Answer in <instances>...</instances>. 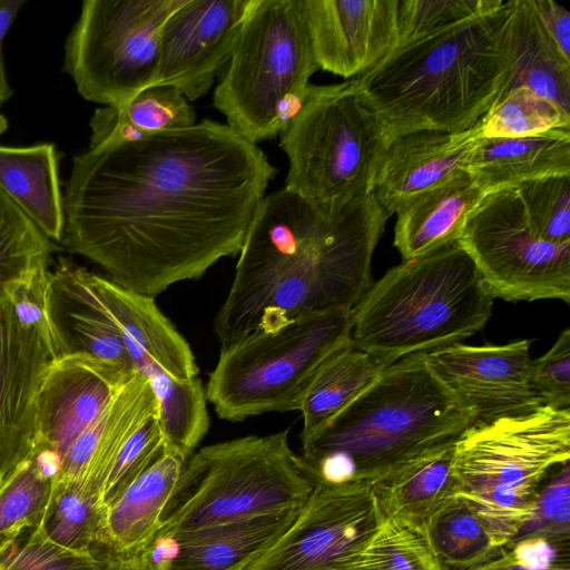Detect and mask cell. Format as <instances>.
<instances>
[{
  "mask_svg": "<svg viewBox=\"0 0 570 570\" xmlns=\"http://www.w3.org/2000/svg\"><path fill=\"white\" fill-rule=\"evenodd\" d=\"M510 552L519 564L532 569L549 567L554 563L556 558L553 544L537 537L515 541Z\"/></svg>",
  "mask_w": 570,
  "mask_h": 570,
  "instance_id": "7dc6e473",
  "label": "cell"
},
{
  "mask_svg": "<svg viewBox=\"0 0 570 570\" xmlns=\"http://www.w3.org/2000/svg\"><path fill=\"white\" fill-rule=\"evenodd\" d=\"M537 491L508 487L459 490L461 499L482 522L495 546L513 542L532 514Z\"/></svg>",
  "mask_w": 570,
  "mask_h": 570,
  "instance_id": "f35d334b",
  "label": "cell"
},
{
  "mask_svg": "<svg viewBox=\"0 0 570 570\" xmlns=\"http://www.w3.org/2000/svg\"><path fill=\"white\" fill-rule=\"evenodd\" d=\"M158 412L130 436L121 449L102 492L108 507L164 451Z\"/></svg>",
  "mask_w": 570,
  "mask_h": 570,
  "instance_id": "7bdbcfd3",
  "label": "cell"
},
{
  "mask_svg": "<svg viewBox=\"0 0 570 570\" xmlns=\"http://www.w3.org/2000/svg\"><path fill=\"white\" fill-rule=\"evenodd\" d=\"M390 365L357 347L351 338L318 373L304 397L299 409L302 443L322 430Z\"/></svg>",
  "mask_w": 570,
  "mask_h": 570,
  "instance_id": "4dcf8cb0",
  "label": "cell"
},
{
  "mask_svg": "<svg viewBox=\"0 0 570 570\" xmlns=\"http://www.w3.org/2000/svg\"><path fill=\"white\" fill-rule=\"evenodd\" d=\"M57 247L0 189V302Z\"/></svg>",
  "mask_w": 570,
  "mask_h": 570,
  "instance_id": "836d02e7",
  "label": "cell"
},
{
  "mask_svg": "<svg viewBox=\"0 0 570 570\" xmlns=\"http://www.w3.org/2000/svg\"><path fill=\"white\" fill-rule=\"evenodd\" d=\"M454 444L422 454L373 485L383 519L394 518L426 528L430 520L455 498Z\"/></svg>",
  "mask_w": 570,
  "mask_h": 570,
  "instance_id": "83f0119b",
  "label": "cell"
},
{
  "mask_svg": "<svg viewBox=\"0 0 570 570\" xmlns=\"http://www.w3.org/2000/svg\"><path fill=\"white\" fill-rule=\"evenodd\" d=\"M275 175L256 144L210 119L88 147L65 185L60 243L154 298L239 253Z\"/></svg>",
  "mask_w": 570,
  "mask_h": 570,
  "instance_id": "6da1fadb",
  "label": "cell"
},
{
  "mask_svg": "<svg viewBox=\"0 0 570 570\" xmlns=\"http://www.w3.org/2000/svg\"><path fill=\"white\" fill-rule=\"evenodd\" d=\"M468 570H569L567 564L553 563L542 569H532L519 564L511 552H502L498 557Z\"/></svg>",
  "mask_w": 570,
  "mask_h": 570,
  "instance_id": "681fc988",
  "label": "cell"
},
{
  "mask_svg": "<svg viewBox=\"0 0 570 570\" xmlns=\"http://www.w3.org/2000/svg\"><path fill=\"white\" fill-rule=\"evenodd\" d=\"M570 464L569 461L559 465L558 473L537 495L533 511L523 525L515 541L525 538H543L547 541L560 542L569 539L570 533Z\"/></svg>",
  "mask_w": 570,
  "mask_h": 570,
  "instance_id": "b9f144b4",
  "label": "cell"
},
{
  "mask_svg": "<svg viewBox=\"0 0 570 570\" xmlns=\"http://www.w3.org/2000/svg\"><path fill=\"white\" fill-rule=\"evenodd\" d=\"M387 219L372 194L323 204L284 187L265 196L215 317L222 347L305 316L352 309L371 285Z\"/></svg>",
  "mask_w": 570,
  "mask_h": 570,
  "instance_id": "7a4b0ae2",
  "label": "cell"
},
{
  "mask_svg": "<svg viewBox=\"0 0 570 570\" xmlns=\"http://www.w3.org/2000/svg\"><path fill=\"white\" fill-rule=\"evenodd\" d=\"M514 187L533 233L550 243H570V175L532 179Z\"/></svg>",
  "mask_w": 570,
  "mask_h": 570,
  "instance_id": "ab89813d",
  "label": "cell"
},
{
  "mask_svg": "<svg viewBox=\"0 0 570 570\" xmlns=\"http://www.w3.org/2000/svg\"><path fill=\"white\" fill-rule=\"evenodd\" d=\"M0 189L49 239L61 242L63 196L53 144L0 146Z\"/></svg>",
  "mask_w": 570,
  "mask_h": 570,
  "instance_id": "4316f807",
  "label": "cell"
},
{
  "mask_svg": "<svg viewBox=\"0 0 570 570\" xmlns=\"http://www.w3.org/2000/svg\"><path fill=\"white\" fill-rule=\"evenodd\" d=\"M570 459V409L470 426L455 442L452 473L459 490L492 487L537 490L543 476Z\"/></svg>",
  "mask_w": 570,
  "mask_h": 570,
  "instance_id": "4fadbf2b",
  "label": "cell"
},
{
  "mask_svg": "<svg viewBox=\"0 0 570 570\" xmlns=\"http://www.w3.org/2000/svg\"><path fill=\"white\" fill-rule=\"evenodd\" d=\"M493 301L474 262L455 240L404 259L370 285L351 309V338L392 364L474 335L489 321Z\"/></svg>",
  "mask_w": 570,
  "mask_h": 570,
  "instance_id": "5b68a950",
  "label": "cell"
},
{
  "mask_svg": "<svg viewBox=\"0 0 570 570\" xmlns=\"http://www.w3.org/2000/svg\"><path fill=\"white\" fill-rule=\"evenodd\" d=\"M438 379L473 414L474 424L520 416L541 405L530 382V342L452 344L425 353Z\"/></svg>",
  "mask_w": 570,
  "mask_h": 570,
  "instance_id": "9a60e30c",
  "label": "cell"
},
{
  "mask_svg": "<svg viewBox=\"0 0 570 570\" xmlns=\"http://www.w3.org/2000/svg\"><path fill=\"white\" fill-rule=\"evenodd\" d=\"M88 283L119 330L135 372L150 384L159 407L184 399L198 379L193 351L153 297L87 273Z\"/></svg>",
  "mask_w": 570,
  "mask_h": 570,
  "instance_id": "5bb4252c",
  "label": "cell"
},
{
  "mask_svg": "<svg viewBox=\"0 0 570 570\" xmlns=\"http://www.w3.org/2000/svg\"><path fill=\"white\" fill-rule=\"evenodd\" d=\"M482 138H519L570 128V112L527 87H517L479 121Z\"/></svg>",
  "mask_w": 570,
  "mask_h": 570,
  "instance_id": "e575fe53",
  "label": "cell"
},
{
  "mask_svg": "<svg viewBox=\"0 0 570 570\" xmlns=\"http://www.w3.org/2000/svg\"><path fill=\"white\" fill-rule=\"evenodd\" d=\"M373 485L315 481L289 527L245 570H363L383 520Z\"/></svg>",
  "mask_w": 570,
  "mask_h": 570,
  "instance_id": "7c38bea8",
  "label": "cell"
},
{
  "mask_svg": "<svg viewBox=\"0 0 570 570\" xmlns=\"http://www.w3.org/2000/svg\"><path fill=\"white\" fill-rule=\"evenodd\" d=\"M185 0H86L65 46L78 92L120 108L154 85L161 29Z\"/></svg>",
  "mask_w": 570,
  "mask_h": 570,
  "instance_id": "30bf717a",
  "label": "cell"
},
{
  "mask_svg": "<svg viewBox=\"0 0 570 570\" xmlns=\"http://www.w3.org/2000/svg\"><path fill=\"white\" fill-rule=\"evenodd\" d=\"M426 530L445 568L468 570L501 551L478 517L456 497L430 520Z\"/></svg>",
  "mask_w": 570,
  "mask_h": 570,
  "instance_id": "d6a6232c",
  "label": "cell"
},
{
  "mask_svg": "<svg viewBox=\"0 0 570 570\" xmlns=\"http://www.w3.org/2000/svg\"><path fill=\"white\" fill-rule=\"evenodd\" d=\"M318 69L355 78L397 41L399 0H303Z\"/></svg>",
  "mask_w": 570,
  "mask_h": 570,
  "instance_id": "d6986e66",
  "label": "cell"
},
{
  "mask_svg": "<svg viewBox=\"0 0 570 570\" xmlns=\"http://www.w3.org/2000/svg\"><path fill=\"white\" fill-rule=\"evenodd\" d=\"M8 120L7 118L0 114V135H2L8 129Z\"/></svg>",
  "mask_w": 570,
  "mask_h": 570,
  "instance_id": "816d5d0a",
  "label": "cell"
},
{
  "mask_svg": "<svg viewBox=\"0 0 570 570\" xmlns=\"http://www.w3.org/2000/svg\"><path fill=\"white\" fill-rule=\"evenodd\" d=\"M456 242L494 298L570 303V243H550L533 233L515 187L487 193Z\"/></svg>",
  "mask_w": 570,
  "mask_h": 570,
  "instance_id": "8fae6325",
  "label": "cell"
},
{
  "mask_svg": "<svg viewBox=\"0 0 570 570\" xmlns=\"http://www.w3.org/2000/svg\"><path fill=\"white\" fill-rule=\"evenodd\" d=\"M481 138L479 122L460 132L422 130L394 138L380 161L371 194L392 216L407 199L465 170Z\"/></svg>",
  "mask_w": 570,
  "mask_h": 570,
  "instance_id": "ffe728a7",
  "label": "cell"
},
{
  "mask_svg": "<svg viewBox=\"0 0 570 570\" xmlns=\"http://www.w3.org/2000/svg\"><path fill=\"white\" fill-rule=\"evenodd\" d=\"M50 277L49 263L41 264L11 288L8 298L19 320L37 328L58 357L48 316Z\"/></svg>",
  "mask_w": 570,
  "mask_h": 570,
  "instance_id": "f6af8a7d",
  "label": "cell"
},
{
  "mask_svg": "<svg viewBox=\"0 0 570 570\" xmlns=\"http://www.w3.org/2000/svg\"><path fill=\"white\" fill-rule=\"evenodd\" d=\"M52 488L53 476L33 456L0 485V548L43 520Z\"/></svg>",
  "mask_w": 570,
  "mask_h": 570,
  "instance_id": "8d00e7d4",
  "label": "cell"
},
{
  "mask_svg": "<svg viewBox=\"0 0 570 570\" xmlns=\"http://www.w3.org/2000/svg\"><path fill=\"white\" fill-rule=\"evenodd\" d=\"M298 510L171 535L177 542V553L167 570H245L284 533Z\"/></svg>",
  "mask_w": 570,
  "mask_h": 570,
  "instance_id": "d4e9b609",
  "label": "cell"
},
{
  "mask_svg": "<svg viewBox=\"0 0 570 570\" xmlns=\"http://www.w3.org/2000/svg\"><path fill=\"white\" fill-rule=\"evenodd\" d=\"M502 0H399L396 45L498 9Z\"/></svg>",
  "mask_w": 570,
  "mask_h": 570,
  "instance_id": "60d3db41",
  "label": "cell"
},
{
  "mask_svg": "<svg viewBox=\"0 0 570 570\" xmlns=\"http://www.w3.org/2000/svg\"><path fill=\"white\" fill-rule=\"evenodd\" d=\"M316 70L303 0H254L214 106L229 127L257 145L278 135L279 105L305 91Z\"/></svg>",
  "mask_w": 570,
  "mask_h": 570,
  "instance_id": "9c48e42d",
  "label": "cell"
},
{
  "mask_svg": "<svg viewBox=\"0 0 570 570\" xmlns=\"http://www.w3.org/2000/svg\"><path fill=\"white\" fill-rule=\"evenodd\" d=\"M41 522L0 548V570H116L120 557L110 550L63 548L49 539Z\"/></svg>",
  "mask_w": 570,
  "mask_h": 570,
  "instance_id": "d590c367",
  "label": "cell"
},
{
  "mask_svg": "<svg viewBox=\"0 0 570 570\" xmlns=\"http://www.w3.org/2000/svg\"><path fill=\"white\" fill-rule=\"evenodd\" d=\"M473 424L472 412L431 371L425 353L413 354L392 363L302 443L298 458L314 482L375 484L456 442Z\"/></svg>",
  "mask_w": 570,
  "mask_h": 570,
  "instance_id": "277c9868",
  "label": "cell"
},
{
  "mask_svg": "<svg viewBox=\"0 0 570 570\" xmlns=\"http://www.w3.org/2000/svg\"><path fill=\"white\" fill-rule=\"evenodd\" d=\"M116 570H154L138 556L120 557Z\"/></svg>",
  "mask_w": 570,
  "mask_h": 570,
  "instance_id": "f907efd6",
  "label": "cell"
},
{
  "mask_svg": "<svg viewBox=\"0 0 570 570\" xmlns=\"http://www.w3.org/2000/svg\"><path fill=\"white\" fill-rule=\"evenodd\" d=\"M134 373L85 354L55 358L38 392L35 454L60 462Z\"/></svg>",
  "mask_w": 570,
  "mask_h": 570,
  "instance_id": "ac0fdd59",
  "label": "cell"
},
{
  "mask_svg": "<svg viewBox=\"0 0 570 570\" xmlns=\"http://www.w3.org/2000/svg\"><path fill=\"white\" fill-rule=\"evenodd\" d=\"M351 332V309H336L249 334L220 348L206 400L218 417L230 422L299 411L312 383Z\"/></svg>",
  "mask_w": 570,
  "mask_h": 570,
  "instance_id": "52a82bcc",
  "label": "cell"
},
{
  "mask_svg": "<svg viewBox=\"0 0 570 570\" xmlns=\"http://www.w3.org/2000/svg\"><path fill=\"white\" fill-rule=\"evenodd\" d=\"M107 509L99 494L75 481L53 478L52 495L41 522L42 528L49 539L70 550L86 552L108 549Z\"/></svg>",
  "mask_w": 570,
  "mask_h": 570,
  "instance_id": "1f68e13d",
  "label": "cell"
},
{
  "mask_svg": "<svg viewBox=\"0 0 570 570\" xmlns=\"http://www.w3.org/2000/svg\"><path fill=\"white\" fill-rule=\"evenodd\" d=\"M534 7L561 52L570 59V13L553 0H533Z\"/></svg>",
  "mask_w": 570,
  "mask_h": 570,
  "instance_id": "bcb514c9",
  "label": "cell"
},
{
  "mask_svg": "<svg viewBox=\"0 0 570 570\" xmlns=\"http://www.w3.org/2000/svg\"><path fill=\"white\" fill-rule=\"evenodd\" d=\"M513 76L509 90L527 87L570 112V59L564 57L533 0H513Z\"/></svg>",
  "mask_w": 570,
  "mask_h": 570,
  "instance_id": "f1b7e54d",
  "label": "cell"
},
{
  "mask_svg": "<svg viewBox=\"0 0 570 570\" xmlns=\"http://www.w3.org/2000/svg\"><path fill=\"white\" fill-rule=\"evenodd\" d=\"M513 0L395 45L355 77L389 142L422 130L464 131L508 92L513 76Z\"/></svg>",
  "mask_w": 570,
  "mask_h": 570,
  "instance_id": "3957f363",
  "label": "cell"
},
{
  "mask_svg": "<svg viewBox=\"0 0 570 570\" xmlns=\"http://www.w3.org/2000/svg\"><path fill=\"white\" fill-rule=\"evenodd\" d=\"M363 570H445L425 527L384 518L371 539Z\"/></svg>",
  "mask_w": 570,
  "mask_h": 570,
  "instance_id": "74e56055",
  "label": "cell"
},
{
  "mask_svg": "<svg viewBox=\"0 0 570 570\" xmlns=\"http://www.w3.org/2000/svg\"><path fill=\"white\" fill-rule=\"evenodd\" d=\"M314 487L288 430L206 445L185 462L155 535L299 509Z\"/></svg>",
  "mask_w": 570,
  "mask_h": 570,
  "instance_id": "8992f818",
  "label": "cell"
},
{
  "mask_svg": "<svg viewBox=\"0 0 570 570\" xmlns=\"http://www.w3.org/2000/svg\"><path fill=\"white\" fill-rule=\"evenodd\" d=\"M530 382L541 405L569 409L570 328H564L551 348L531 362Z\"/></svg>",
  "mask_w": 570,
  "mask_h": 570,
  "instance_id": "ee69618b",
  "label": "cell"
},
{
  "mask_svg": "<svg viewBox=\"0 0 570 570\" xmlns=\"http://www.w3.org/2000/svg\"><path fill=\"white\" fill-rule=\"evenodd\" d=\"M87 273L65 258L51 273L48 316L57 355H90L134 373L121 334L95 296Z\"/></svg>",
  "mask_w": 570,
  "mask_h": 570,
  "instance_id": "44dd1931",
  "label": "cell"
},
{
  "mask_svg": "<svg viewBox=\"0 0 570 570\" xmlns=\"http://www.w3.org/2000/svg\"><path fill=\"white\" fill-rule=\"evenodd\" d=\"M196 112L181 91L150 86L120 108L102 107L90 118L89 148L142 139L149 135L195 125Z\"/></svg>",
  "mask_w": 570,
  "mask_h": 570,
  "instance_id": "f546056e",
  "label": "cell"
},
{
  "mask_svg": "<svg viewBox=\"0 0 570 570\" xmlns=\"http://www.w3.org/2000/svg\"><path fill=\"white\" fill-rule=\"evenodd\" d=\"M465 170L487 194L523 181L570 175V128L519 138H481Z\"/></svg>",
  "mask_w": 570,
  "mask_h": 570,
  "instance_id": "cb8c5ba5",
  "label": "cell"
},
{
  "mask_svg": "<svg viewBox=\"0 0 570 570\" xmlns=\"http://www.w3.org/2000/svg\"><path fill=\"white\" fill-rule=\"evenodd\" d=\"M24 0H0V107L12 96L6 75L2 43Z\"/></svg>",
  "mask_w": 570,
  "mask_h": 570,
  "instance_id": "c3c4849f",
  "label": "cell"
},
{
  "mask_svg": "<svg viewBox=\"0 0 570 570\" xmlns=\"http://www.w3.org/2000/svg\"><path fill=\"white\" fill-rule=\"evenodd\" d=\"M254 0H185L165 21L153 86H171L187 100L205 96L229 61Z\"/></svg>",
  "mask_w": 570,
  "mask_h": 570,
  "instance_id": "2e32d148",
  "label": "cell"
},
{
  "mask_svg": "<svg viewBox=\"0 0 570 570\" xmlns=\"http://www.w3.org/2000/svg\"><path fill=\"white\" fill-rule=\"evenodd\" d=\"M389 145L384 127L353 78L309 83L304 106L281 134L288 159L284 188L315 203L371 194Z\"/></svg>",
  "mask_w": 570,
  "mask_h": 570,
  "instance_id": "ba28073f",
  "label": "cell"
},
{
  "mask_svg": "<svg viewBox=\"0 0 570 570\" xmlns=\"http://www.w3.org/2000/svg\"><path fill=\"white\" fill-rule=\"evenodd\" d=\"M55 358L9 298L0 302V485L35 454L38 392Z\"/></svg>",
  "mask_w": 570,
  "mask_h": 570,
  "instance_id": "e0dca14e",
  "label": "cell"
},
{
  "mask_svg": "<svg viewBox=\"0 0 570 570\" xmlns=\"http://www.w3.org/2000/svg\"><path fill=\"white\" fill-rule=\"evenodd\" d=\"M186 461L164 448L160 455L108 504L107 548L112 553L136 556L154 539Z\"/></svg>",
  "mask_w": 570,
  "mask_h": 570,
  "instance_id": "484cf974",
  "label": "cell"
},
{
  "mask_svg": "<svg viewBox=\"0 0 570 570\" xmlns=\"http://www.w3.org/2000/svg\"><path fill=\"white\" fill-rule=\"evenodd\" d=\"M157 412L149 382L135 372L99 417L67 450L55 479L75 481L102 498L121 449Z\"/></svg>",
  "mask_w": 570,
  "mask_h": 570,
  "instance_id": "7402d4cb",
  "label": "cell"
},
{
  "mask_svg": "<svg viewBox=\"0 0 570 570\" xmlns=\"http://www.w3.org/2000/svg\"><path fill=\"white\" fill-rule=\"evenodd\" d=\"M485 193L466 170L403 203L396 214L394 246L404 259L458 240Z\"/></svg>",
  "mask_w": 570,
  "mask_h": 570,
  "instance_id": "603a6c76",
  "label": "cell"
}]
</instances>
